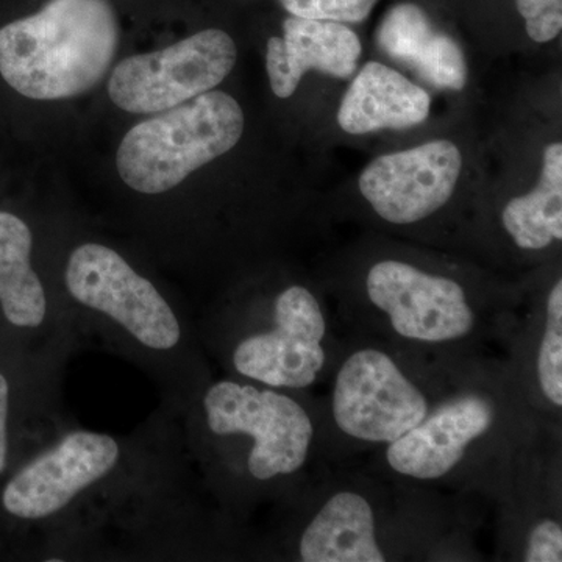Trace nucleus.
Wrapping results in <instances>:
<instances>
[{
	"label": "nucleus",
	"instance_id": "22",
	"mask_svg": "<svg viewBox=\"0 0 562 562\" xmlns=\"http://www.w3.org/2000/svg\"><path fill=\"white\" fill-rule=\"evenodd\" d=\"M10 386L5 376L0 373V472L7 465L9 439H7V417H9Z\"/></svg>",
	"mask_w": 562,
	"mask_h": 562
},
{
	"label": "nucleus",
	"instance_id": "7",
	"mask_svg": "<svg viewBox=\"0 0 562 562\" xmlns=\"http://www.w3.org/2000/svg\"><path fill=\"white\" fill-rule=\"evenodd\" d=\"M66 286L77 302L106 314L149 349L169 350L180 341L179 319L169 303L110 247H77L66 268Z\"/></svg>",
	"mask_w": 562,
	"mask_h": 562
},
{
	"label": "nucleus",
	"instance_id": "9",
	"mask_svg": "<svg viewBox=\"0 0 562 562\" xmlns=\"http://www.w3.org/2000/svg\"><path fill=\"white\" fill-rule=\"evenodd\" d=\"M461 168V151L452 140H430L376 158L362 171L358 184L383 221L412 225L450 201Z\"/></svg>",
	"mask_w": 562,
	"mask_h": 562
},
{
	"label": "nucleus",
	"instance_id": "21",
	"mask_svg": "<svg viewBox=\"0 0 562 562\" xmlns=\"http://www.w3.org/2000/svg\"><path fill=\"white\" fill-rule=\"evenodd\" d=\"M522 561L561 562L562 527L560 520L543 517L535 522L525 541Z\"/></svg>",
	"mask_w": 562,
	"mask_h": 562
},
{
	"label": "nucleus",
	"instance_id": "11",
	"mask_svg": "<svg viewBox=\"0 0 562 562\" xmlns=\"http://www.w3.org/2000/svg\"><path fill=\"white\" fill-rule=\"evenodd\" d=\"M120 446L110 436L74 431L7 484L3 508L20 519H46L113 471Z\"/></svg>",
	"mask_w": 562,
	"mask_h": 562
},
{
	"label": "nucleus",
	"instance_id": "15",
	"mask_svg": "<svg viewBox=\"0 0 562 562\" xmlns=\"http://www.w3.org/2000/svg\"><path fill=\"white\" fill-rule=\"evenodd\" d=\"M380 47L428 83L460 91L468 83V63L450 36L435 31L427 14L413 3L395 7L379 32Z\"/></svg>",
	"mask_w": 562,
	"mask_h": 562
},
{
	"label": "nucleus",
	"instance_id": "6",
	"mask_svg": "<svg viewBox=\"0 0 562 562\" xmlns=\"http://www.w3.org/2000/svg\"><path fill=\"white\" fill-rule=\"evenodd\" d=\"M366 294L403 341L425 346L461 342L479 321L468 292L457 280L405 261L373 265L366 277Z\"/></svg>",
	"mask_w": 562,
	"mask_h": 562
},
{
	"label": "nucleus",
	"instance_id": "3",
	"mask_svg": "<svg viewBox=\"0 0 562 562\" xmlns=\"http://www.w3.org/2000/svg\"><path fill=\"white\" fill-rule=\"evenodd\" d=\"M206 424L217 436H249L247 468L260 482L301 471L314 438L312 417L290 395L251 384L220 382L203 398Z\"/></svg>",
	"mask_w": 562,
	"mask_h": 562
},
{
	"label": "nucleus",
	"instance_id": "4",
	"mask_svg": "<svg viewBox=\"0 0 562 562\" xmlns=\"http://www.w3.org/2000/svg\"><path fill=\"white\" fill-rule=\"evenodd\" d=\"M236 58L232 36L209 29L166 49L122 60L111 74L110 99L127 113H161L220 87Z\"/></svg>",
	"mask_w": 562,
	"mask_h": 562
},
{
	"label": "nucleus",
	"instance_id": "20",
	"mask_svg": "<svg viewBox=\"0 0 562 562\" xmlns=\"http://www.w3.org/2000/svg\"><path fill=\"white\" fill-rule=\"evenodd\" d=\"M528 36L536 43H549L562 29V0H516Z\"/></svg>",
	"mask_w": 562,
	"mask_h": 562
},
{
	"label": "nucleus",
	"instance_id": "5",
	"mask_svg": "<svg viewBox=\"0 0 562 562\" xmlns=\"http://www.w3.org/2000/svg\"><path fill=\"white\" fill-rule=\"evenodd\" d=\"M430 409L425 392L386 351L373 347L355 350L336 373L333 420L353 441H397Z\"/></svg>",
	"mask_w": 562,
	"mask_h": 562
},
{
	"label": "nucleus",
	"instance_id": "8",
	"mask_svg": "<svg viewBox=\"0 0 562 562\" xmlns=\"http://www.w3.org/2000/svg\"><path fill=\"white\" fill-rule=\"evenodd\" d=\"M327 316L316 295L294 284L273 303L271 330L243 339L233 350V366L266 386L305 390L327 366Z\"/></svg>",
	"mask_w": 562,
	"mask_h": 562
},
{
	"label": "nucleus",
	"instance_id": "16",
	"mask_svg": "<svg viewBox=\"0 0 562 562\" xmlns=\"http://www.w3.org/2000/svg\"><path fill=\"white\" fill-rule=\"evenodd\" d=\"M32 232L14 214L0 211V305L16 327L36 328L47 313V299L33 271Z\"/></svg>",
	"mask_w": 562,
	"mask_h": 562
},
{
	"label": "nucleus",
	"instance_id": "10",
	"mask_svg": "<svg viewBox=\"0 0 562 562\" xmlns=\"http://www.w3.org/2000/svg\"><path fill=\"white\" fill-rule=\"evenodd\" d=\"M501 419L494 395L465 391L431 406L424 420L397 441L387 443L392 472L417 482H438L468 458L475 443L487 438Z\"/></svg>",
	"mask_w": 562,
	"mask_h": 562
},
{
	"label": "nucleus",
	"instance_id": "19",
	"mask_svg": "<svg viewBox=\"0 0 562 562\" xmlns=\"http://www.w3.org/2000/svg\"><path fill=\"white\" fill-rule=\"evenodd\" d=\"M379 0H280L291 16L303 20L361 22Z\"/></svg>",
	"mask_w": 562,
	"mask_h": 562
},
{
	"label": "nucleus",
	"instance_id": "17",
	"mask_svg": "<svg viewBox=\"0 0 562 562\" xmlns=\"http://www.w3.org/2000/svg\"><path fill=\"white\" fill-rule=\"evenodd\" d=\"M503 227L519 249L539 251L562 239V144L543 151L541 181L527 195L506 203Z\"/></svg>",
	"mask_w": 562,
	"mask_h": 562
},
{
	"label": "nucleus",
	"instance_id": "12",
	"mask_svg": "<svg viewBox=\"0 0 562 562\" xmlns=\"http://www.w3.org/2000/svg\"><path fill=\"white\" fill-rule=\"evenodd\" d=\"M283 38L272 36L268 41L266 54V69L277 98H291L308 70L347 79L357 69L360 38L341 22L290 16L283 22Z\"/></svg>",
	"mask_w": 562,
	"mask_h": 562
},
{
	"label": "nucleus",
	"instance_id": "18",
	"mask_svg": "<svg viewBox=\"0 0 562 562\" xmlns=\"http://www.w3.org/2000/svg\"><path fill=\"white\" fill-rule=\"evenodd\" d=\"M536 379L539 391L553 408L562 406V281L558 280L546 303V319L538 355Z\"/></svg>",
	"mask_w": 562,
	"mask_h": 562
},
{
	"label": "nucleus",
	"instance_id": "1",
	"mask_svg": "<svg viewBox=\"0 0 562 562\" xmlns=\"http://www.w3.org/2000/svg\"><path fill=\"white\" fill-rule=\"evenodd\" d=\"M117 46L110 0H49L0 29V76L33 101L76 98L101 83Z\"/></svg>",
	"mask_w": 562,
	"mask_h": 562
},
{
	"label": "nucleus",
	"instance_id": "13",
	"mask_svg": "<svg viewBox=\"0 0 562 562\" xmlns=\"http://www.w3.org/2000/svg\"><path fill=\"white\" fill-rule=\"evenodd\" d=\"M430 95L397 70L371 61L360 70L344 95L339 127L350 135L403 131L427 120Z\"/></svg>",
	"mask_w": 562,
	"mask_h": 562
},
{
	"label": "nucleus",
	"instance_id": "2",
	"mask_svg": "<svg viewBox=\"0 0 562 562\" xmlns=\"http://www.w3.org/2000/svg\"><path fill=\"white\" fill-rule=\"evenodd\" d=\"M243 132L241 105L227 92H203L128 131L117 149V172L132 190L161 194L231 151Z\"/></svg>",
	"mask_w": 562,
	"mask_h": 562
},
{
	"label": "nucleus",
	"instance_id": "14",
	"mask_svg": "<svg viewBox=\"0 0 562 562\" xmlns=\"http://www.w3.org/2000/svg\"><path fill=\"white\" fill-rule=\"evenodd\" d=\"M305 562H384L375 509L357 491L333 494L306 525L299 542Z\"/></svg>",
	"mask_w": 562,
	"mask_h": 562
}]
</instances>
